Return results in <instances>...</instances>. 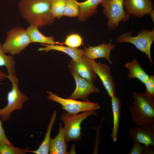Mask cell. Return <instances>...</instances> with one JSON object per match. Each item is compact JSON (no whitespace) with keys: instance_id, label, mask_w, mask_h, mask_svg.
<instances>
[{"instance_id":"cell-6","label":"cell","mask_w":154,"mask_h":154,"mask_svg":"<svg viewBox=\"0 0 154 154\" xmlns=\"http://www.w3.org/2000/svg\"><path fill=\"white\" fill-rule=\"evenodd\" d=\"M31 43L26 29L16 27L7 33V36L2 46L4 52L14 56L19 54Z\"/></svg>"},{"instance_id":"cell-7","label":"cell","mask_w":154,"mask_h":154,"mask_svg":"<svg viewBox=\"0 0 154 154\" xmlns=\"http://www.w3.org/2000/svg\"><path fill=\"white\" fill-rule=\"evenodd\" d=\"M124 0H104L100 3L103 7V13L108 19V28L115 30L120 22H126L130 19L123 6Z\"/></svg>"},{"instance_id":"cell-11","label":"cell","mask_w":154,"mask_h":154,"mask_svg":"<svg viewBox=\"0 0 154 154\" xmlns=\"http://www.w3.org/2000/svg\"><path fill=\"white\" fill-rule=\"evenodd\" d=\"M123 4L129 15L141 18L154 13L152 0H124Z\"/></svg>"},{"instance_id":"cell-12","label":"cell","mask_w":154,"mask_h":154,"mask_svg":"<svg viewBox=\"0 0 154 154\" xmlns=\"http://www.w3.org/2000/svg\"><path fill=\"white\" fill-rule=\"evenodd\" d=\"M92 68L101 80L108 95L110 97L115 95V83L111 74L110 68L106 64L88 58Z\"/></svg>"},{"instance_id":"cell-1","label":"cell","mask_w":154,"mask_h":154,"mask_svg":"<svg viewBox=\"0 0 154 154\" xmlns=\"http://www.w3.org/2000/svg\"><path fill=\"white\" fill-rule=\"evenodd\" d=\"M51 2V0H20L19 8L22 17L30 25L42 28L55 21Z\"/></svg>"},{"instance_id":"cell-16","label":"cell","mask_w":154,"mask_h":154,"mask_svg":"<svg viewBox=\"0 0 154 154\" xmlns=\"http://www.w3.org/2000/svg\"><path fill=\"white\" fill-rule=\"evenodd\" d=\"M43 46L40 47L38 50L39 51H46L54 50L64 52L70 56L74 62L78 60L84 55V49L66 47L60 45L41 44Z\"/></svg>"},{"instance_id":"cell-9","label":"cell","mask_w":154,"mask_h":154,"mask_svg":"<svg viewBox=\"0 0 154 154\" xmlns=\"http://www.w3.org/2000/svg\"><path fill=\"white\" fill-rule=\"evenodd\" d=\"M69 67L76 84V88L69 98L74 100L79 98L84 101H89L88 97L90 94L99 92V89L93 84V83L83 78L78 74L72 60L70 61Z\"/></svg>"},{"instance_id":"cell-26","label":"cell","mask_w":154,"mask_h":154,"mask_svg":"<svg viewBox=\"0 0 154 154\" xmlns=\"http://www.w3.org/2000/svg\"><path fill=\"white\" fill-rule=\"evenodd\" d=\"M63 44L69 47L77 48L83 45V39L78 34L72 33L67 36Z\"/></svg>"},{"instance_id":"cell-24","label":"cell","mask_w":154,"mask_h":154,"mask_svg":"<svg viewBox=\"0 0 154 154\" xmlns=\"http://www.w3.org/2000/svg\"><path fill=\"white\" fill-rule=\"evenodd\" d=\"M67 0H51V10L54 17L58 19L63 16Z\"/></svg>"},{"instance_id":"cell-17","label":"cell","mask_w":154,"mask_h":154,"mask_svg":"<svg viewBox=\"0 0 154 154\" xmlns=\"http://www.w3.org/2000/svg\"><path fill=\"white\" fill-rule=\"evenodd\" d=\"M31 43H38L41 44L63 45V42L55 41L53 36H46L41 33L38 28L35 25H30L26 29Z\"/></svg>"},{"instance_id":"cell-3","label":"cell","mask_w":154,"mask_h":154,"mask_svg":"<svg viewBox=\"0 0 154 154\" xmlns=\"http://www.w3.org/2000/svg\"><path fill=\"white\" fill-rule=\"evenodd\" d=\"M7 78L11 82L12 87L7 94V105L0 109L1 119L3 121L10 119L11 114L13 111L22 110L24 103L29 100L28 97L19 89V81L16 74H8Z\"/></svg>"},{"instance_id":"cell-20","label":"cell","mask_w":154,"mask_h":154,"mask_svg":"<svg viewBox=\"0 0 154 154\" xmlns=\"http://www.w3.org/2000/svg\"><path fill=\"white\" fill-rule=\"evenodd\" d=\"M125 66L129 70L127 76L129 78H137L144 84L149 78V76L142 69L136 59L125 63Z\"/></svg>"},{"instance_id":"cell-29","label":"cell","mask_w":154,"mask_h":154,"mask_svg":"<svg viewBox=\"0 0 154 154\" xmlns=\"http://www.w3.org/2000/svg\"><path fill=\"white\" fill-rule=\"evenodd\" d=\"M0 142H3L5 143L13 145L6 136L4 130L3 129L2 126L1 119L0 117Z\"/></svg>"},{"instance_id":"cell-2","label":"cell","mask_w":154,"mask_h":154,"mask_svg":"<svg viewBox=\"0 0 154 154\" xmlns=\"http://www.w3.org/2000/svg\"><path fill=\"white\" fill-rule=\"evenodd\" d=\"M133 101L129 110L132 121L137 124L148 125L154 123V97L133 92Z\"/></svg>"},{"instance_id":"cell-25","label":"cell","mask_w":154,"mask_h":154,"mask_svg":"<svg viewBox=\"0 0 154 154\" xmlns=\"http://www.w3.org/2000/svg\"><path fill=\"white\" fill-rule=\"evenodd\" d=\"M28 148L21 149L0 142V154H23L29 152Z\"/></svg>"},{"instance_id":"cell-14","label":"cell","mask_w":154,"mask_h":154,"mask_svg":"<svg viewBox=\"0 0 154 154\" xmlns=\"http://www.w3.org/2000/svg\"><path fill=\"white\" fill-rule=\"evenodd\" d=\"M65 131L60 123L58 133L54 138L50 139L49 145V152L50 154H66L67 144L65 138Z\"/></svg>"},{"instance_id":"cell-28","label":"cell","mask_w":154,"mask_h":154,"mask_svg":"<svg viewBox=\"0 0 154 154\" xmlns=\"http://www.w3.org/2000/svg\"><path fill=\"white\" fill-rule=\"evenodd\" d=\"M144 146L138 142L133 141V145L131 149L129 151L128 154H143Z\"/></svg>"},{"instance_id":"cell-21","label":"cell","mask_w":154,"mask_h":154,"mask_svg":"<svg viewBox=\"0 0 154 154\" xmlns=\"http://www.w3.org/2000/svg\"><path fill=\"white\" fill-rule=\"evenodd\" d=\"M57 111H55L52 114L50 123L48 126L47 132L44 139L38 148L34 151H29V153L36 154H48L49 152V145L50 134L53 125L55 122L57 116Z\"/></svg>"},{"instance_id":"cell-13","label":"cell","mask_w":154,"mask_h":154,"mask_svg":"<svg viewBox=\"0 0 154 154\" xmlns=\"http://www.w3.org/2000/svg\"><path fill=\"white\" fill-rule=\"evenodd\" d=\"M112 42L110 40L108 43H103L96 46L85 47L84 55L88 58L95 61L98 58H104L112 64L113 63L110 58V53L116 46L115 44H112Z\"/></svg>"},{"instance_id":"cell-19","label":"cell","mask_w":154,"mask_h":154,"mask_svg":"<svg viewBox=\"0 0 154 154\" xmlns=\"http://www.w3.org/2000/svg\"><path fill=\"white\" fill-rule=\"evenodd\" d=\"M111 98L113 115V125L111 137L113 142H115L117 140L119 132L121 102L119 98L115 95Z\"/></svg>"},{"instance_id":"cell-5","label":"cell","mask_w":154,"mask_h":154,"mask_svg":"<svg viewBox=\"0 0 154 154\" xmlns=\"http://www.w3.org/2000/svg\"><path fill=\"white\" fill-rule=\"evenodd\" d=\"M91 115L97 116V114L96 110L84 112L80 114L75 115L66 113L61 114L60 119L64 124L65 141L67 143L70 141H79L81 139V124Z\"/></svg>"},{"instance_id":"cell-30","label":"cell","mask_w":154,"mask_h":154,"mask_svg":"<svg viewBox=\"0 0 154 154\" xmlns=\"http://www.w3.org/2000/svg\"><path fill=\"white\" fill-rule=\"evenodd\" d=\"M153 146H144L143 154H153L154 148Z\"/></svg>"},{"instance_id":"cell-8","label":"cell","mask_w":154,"mask_h":154,"mask_svg":"<svg viewBox=\"0 0 154 154\" xmlns=\"http://www.w3.org/2000/svg\"><path fill=\"white\" fill-rule=\"evenodd\" d=\"M49 95L47 98L62 106V109L69 114L75 115L80 112L99 110L100 106L97 103L89 101H80L70 98L65 99L59 97L52 92L47 91Z\"/></svg>"},{"instance_id":"cell-4","label":"cell","mask_w":154,"mask_h":154,"mask_svg":"<svg viewBox=\"0 0 154 154\" xmlns=\"http://www.w3.org/2000/svg\"><path fill=\"white\" fill-rule=\"evenodd\" d=\"M132 31L123 33L116 38L118 43L128 42L133 44L137 49L145 54L148 58L151 65L153 62L151 54V48L154 40V29L151 31L149 29H143L139 31L135 37L131 35Z\"/></svg>"},{"instance_id":"cell-10","label":"cell","mask_w":154,"mask_h":154,"mask_svg":"<svg viewBox=\"0 0 154 154\" xmlns=\"http://www.w3.org/2000/svg\"><path fill=\"white\" fill-rule=\"evenodd\" d=\"M130 138L144 146H154V123L148 125L131 126L128 129Z\"/></svg>"},{"instance_id":"cell-15","label":"cell","mask_w":154,"mask_h":154,"mask_svg":"<svg viewBox=\"0 0 154 154\" xmlns=\"http://www.w3.org/2000/svg\"><path fill=\"white\" fill-rule=\"evenodd\" d=\"M73 62L74 67L78 74L83 78L93 83L96 79V74L88 58L84 55L77 61Z\"/></svg>"},{"instance_id":"cell-23","label":"cell","mask_w":154,"mask_h":154,"mask_svg":"<svg viewBox=\"0 0 154 154\" xmlns=\"http://www.w3.org/2000/svg\"><path fill=\"white\" fill-rule=\"evenodd\" d=\"M79 13L78 0H67L63 16L70 17H78Z\"/></svg>"},{"instance_id":"cell-22","label":"cell","mask_w":154,"mask_h":154,"mask_svg":"<svg viewBox=\"0 0 154 154\" xmlns=\"http://www.w3.org/2000/svg\"><path fill=\"white\" fill-rule=\"evenodd\" d=\"M14 58L13 56L6 54L0 41V67H6L8 74H16L15 62Z\"/></svg>"},{"instance_id":"cell-31","label":"cell","mask_w":154,"mask_h":154,"mask_svg":"<svg viewBox=\"0 0 154 154\" xmlns=\"http://www.w3.org/2000/svg\"><path fill=\"white\" fill-rule=\"evenodd\" d=\"M7 75L4 72L0 70V82L2 81L7 78Z\"/></svg>"},{"instance_id":"cell-18","label":"cell","mask_w":154,"mask_h":154,"mask_svg":"<svg viewBox=\"0 0 154 154\" xmlns=\"http://www.w3.org/2000/svg\"><path fill=\"white\" fill-rule=\"evenodd\" d=\"M104 0H86L79 2L80 13L78 19L81 22L86 21L90 17L95 14L97 12V7Z\"/></svg>"},{"instance_id":"cell-27","label":"cell","mask_w":154,"mask_h":154,"mask_svg":"<svg viewBox=\"0 0 154 154\" xmlns=\"http://www.w3.org/2000/svg\"><path fill=\"white\" fill-rule=\"evenodd\" d=\"M144 84L146 89L145 93L149 96L154 97V76H149Z\"/></svg>"}]
</instances>
